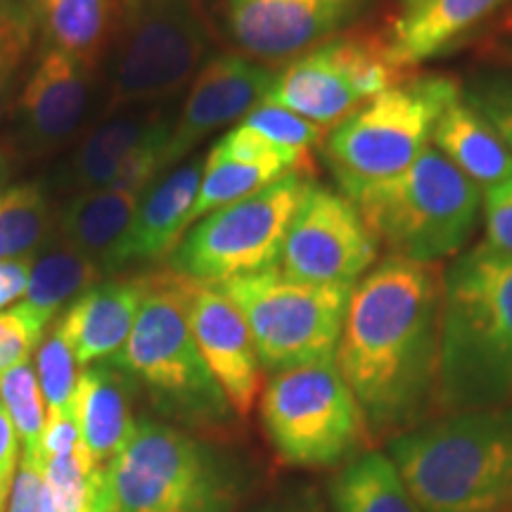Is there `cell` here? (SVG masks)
Returning a JSON list of instances; mask_svg holds the SVG:
<instances>
[{
	"label": "cell",
	"mask_w": 512,
	"mask_h": 512,
	"mask_svg": "<svg viewBox=\"0 0 512 512\" xmlns=\"http://www.w3.org/2000/svg\"><path fill=\"white\" fill-rule=\"evenodd\" d=\"M441 273L387 256L351 292L337 366L370 437L408 430L437 401Z\"/></svg>",
	"instance_id": "6da1fadb"
},
{
	"label": "cell",
	"mask_w": 512,
	"mask_h": 512,
	"mask_svg": "<svg viewBox=\"0 0 512 512\" xmlns=\"http://www.w3.org/2000/svg\"><path fill=\"white\" fill-rule=\"evenodd\" d=\"M437 401L448 415L512 406V254L489 242L441 273Z\"/></svg>",
	"instance_id": "7a4b0ae2"
},
{
	"label": "cell",
	"mask_w": 512,
	"mask_h": 512,
	"mask_svg": "<svg viewBox=\"0 0 512 512\" xmlns=\"http://www.w3.org/2000/svg\"><path fill=\"white\" fill-rule=\"evenodd\" d=\"M387 456L422 512L512 510V406L396 434Z\"/></svg>",
	"instance_id": "3957f363"
},
{
	"label": "cell",
	"mask_w": 512,
	"mask_h": 512,
	"mask_svg": "<svg viewBox=\"0 0 512 512\" xmlns=\"http://www.w3.org/2000/svg\"><path fill=\"white\" fill-rule=\"evenodd\" d=\"M192 285L195 280L176 271L145 275L136 323L110 361L143 382L162 413L190 427H221L235 411L192 337Z\"/></svg>",
	"instance_id": "277c9868"
},
{
	"label": "cell",
	"mask_w": 512,
	"mask_h": 512,
	"mask_svg": "<svg viewBox=\"0 0 512 512\" xmlns=\"http://www.w3.org/2000/svg\"><path fill=\"white\" fill-rule=\"evenodd\" d=\"M389 256L439 264L475 235L482 190L430 145L406 171L349 195Z\"/></svg>",
	"instance_id": "5b68a950"
},
{
	"label": "cell",
	"mask_w": 512,
	"mask_h": 512,
	"mask_svg": "<svg viewBox=\"0 0 512 512\" xmlns=\"http://www.w3.org/2000/svg\"><path fill=\"white\" fill-rule=\"evenodd\" d=\"M460 93L453 76H406L337 121L323 155L344 195L406 171L432 145L441 112Z\"/></svg>",
	"instance_id": "8992f818"
},
{
	"label": "cell",
	"mask_w": 512,
	"mask_h": 512,
	"mask_svg": "<svg viewBox=\"0 0 512 512\" xmlns=\"http://www.w3.org/2000/svg\"><path fill=\"white\" fill-rule=\"evenodd\" d=\"M110 512H230L233 479L202 441L157 420H138L107 465Z\"/></svg>",
	"instance_id": "52a82bcc"
},
{
	"label": "cell",
	"mask_w": 512,
	"mask_h": 512,
	"mask_svg": "<svg viewBox=\"0 0 512 512\" xmlns=\"http://www.w3.org/2000/svg\"><path fill=\"white\" fill-rule=\"evenodd\" d=\"M252 332L261 368L290 370L337 358L356 285H313L278 266L219 283Z\"/></svg>",
	"instance_id": "ba28073f"
},
{
	"label": "cell",
	"mask_w": 512,
	"mask_h": 512,
	"mask_svg": "<svg viewBox=\"0 0 512 512\" xmlns=\"http://www.w3.org/2000/svg\"><path fill=\"white\" fill-rule=\"evenodd\" d=\"M207 24L195 0H124L110 57L107 110L162 105L207 55Z\"/></svg>",
	"instance_id": "9c48e42d"
},
{
	"label": "cell",
	"mask_w": 512,
	"mask_h": 512,
	"mask_svg": "<svg viewBox=\"0 0 512 512\" xmlns=\"http://www.w3.org/2000/svg\"><path fill=\"white\" fill-rule=\"evenodd\" d=\"M261 420L275 453L299 467L337 465L370 439L337 358L275 373L261 396Z\"/></svg>",
	"instance_id": "30bf717a"
},
{
	"label": "cell",
	"mask_w": 512,
	"mask_h": 512,
	"mask_svg": "<svg viewBox=\"0 0 512 512\" xmlns=\"http://www.w3.org/2000/svg\"><path fill=\"white\" fill-rule=\"evenodd\" d=\"M311 183L309 174L297 171L211 211L171 252V271L219 285L278 266L287 228Z\"/></svg>",
	"instance_id": "8fae6325"
},
{
	"label": "cell",
	"mask_w": 512,
	"mask_h": 512,
	"mask_svg": "<svg viewBox=\"0 0 512 512\" xmlns=\"http://www.w3.org/2000/svg\"><path fill=\"white\" fill-rule=\"evenodd\" d=\"M406 76L389 60L384 36L339 34L275 74L264 102L330 128Z\"/></svg>",
	"instance_id": "7c38bea8"
},
{
	"label": "cell",
	"mask_w": 512,
	"mask_h": 512,
	"mask_svg": "<svg viewBox=\"0 0 512 512\" xmlns=\"http://www.w3.org/2000/svg\"><path fill=\"white\" fill-rule=\"evenodd\" d=\"M380 245L347 195L311 183L287 228L278 268L299 283L356 285Z\"/></svg>",
	"instance_id": "4fadbf2b"
},
{
	"label": "cell",
	"mask_w": 512,
	"mask_h": 512,
	"mask_svg": "<svg viewBox=\"0 0 512 512\" xmlns=\"http://www.w3.org/2000/svg\"><path fill=\"white\" fill-rule=\"evenodd\" d=\"M368 0H228L235 43L256 60L299 57L339 36Z\"/></svg>",
	"instance_id": "5bb4252c"
},
{
	"label": "cell",
	"mask_w": 512,
	"mask_h": 512,
	"mask_svg": "<svg viewBox=\"0 0 512 512\" xmlns=\"http://www.w3.org/2000/svg\"><path fill=\"white\" fill-rule=\"evenodd\" d=\"M275 79L264 64L226 53L209 60L192 81L181 117L174 121L164 150V171L188 157L209 133L242 121L266 98Z\"/></svg>",
	"instance_id": "9a60e30c"
},
{
	"label": "cell",
	"mask_w": 512,
	"mask_h": 512,
	"mask_svg": "<svg viewBox=\"0 0 512 512\" xmlns=\"http://www.w3.org/2000/svg\"><path fill=\"white\" fill-rule=\"evenodd\" d=\"M188 320L209 373L235 415L247 418L261 392V361L247 320L219 285L197 280L190 292Z\"/></svg>",
	"instance_id": "2e32d148"
},
{
	"label": "cell",
	"mask_w": 512,
	"mask_h": 512,
	"mask_svg": "<svg viewBox=\"0 0 512 512\" xmlns=\"http://www.w3.org/2000/svg\"><path fill=\"white\" fill-rule=\"evenodd\" d=\"M93 98V69L55 48H43L22 95V140L31 157H48L74 140L88 119Z\"/></svg>",
	"instance_id": "e0dca14e"
},
{
	"label": "cell",
	"mask_w": 512,
	"mask_h": 512,
	"mask_svg": "<svg viewBox=\"0 0 512 512\" xmlns=\"http://www.w3.org/2000/svg\"><path fill=\"white\" fill-rule=\"evenodd\" d=\"M207 155L192 157L174 171H164L140 195L133 219L114 252L107 273L138 261H155L171 254L188 233V216L197 200Z\"/></svg>",
	"instance_id": "ac0fdd59"
},
{
	"label": "cell",
	"mask_w": 512,
	"mask_h": 512,
	"mask_svg": "<svg viewBox=\"0 0 512 512\" xmlns=\"http://www.w3.org/2000/svg\"><path fill=\"white\" fill-rule=\"evenodd\" d=\"M162 105H128L102 114L64 159L53 183L64 192H74V197L107 188L133 152L171 121Z\"/></svg>",
	"instance_id": "d6986e66"
},
{
	"label": "cell",
	"mask_w": 512,
	"mask_h": 512,
	"mask_svg": "<svg viewBox=\"0 0 512 512\" xmlns=\"http://www.w3.org/2000/svg\"><path fill=\"white\" fill-rule=\"evenodd\" d=\"M145 297L143 278L107 280L83 292L57 320L79 366L112 358L124 347Z\"/></svg>",
	"instance_id": "ffe728a7"
},
{
	"label": "cell",
	"mask_w": 512,
	"mask_h": 512,
	"mask_svg": "<svg viewBox=\"0 0 512 512\" xmlns=\"http://www.w3.org/2000/svg\"><path fill=\"white\" fill-rule=\"evenodd\" d=\"M133 377L112 361L83 368L76 382L74 411L83 446L95 463L107 467L136 430L131 413Z\"/></svg>",
	"instance_id": "44dd1931"
},
{
	"label": "cell",
	"mask_w": 512,
	"mask_h": 512,
	"mask_svg": "<svg viewBox=\"0 0 512 512\" xmlns=\"http://www.w3.org/2000/svg\"><path fill=\"white\" fill-rule=\"evenodd\" d=\"M508 0H425L408 10L384 36L389 60L401 72L444 53L456 38L472 31Z\"/></svg>",
	"instance_id": "7402d4cb"
},
{
	"label": "cell",
	"mask_w": 512,
	"mask_h": 512,
	"mask_svg": "<svg viewBox=\"0 0 512 512\" xmlns=\"http://www.w3.org/2000/svg\"><path fill=\"white\" fill-rule=\"evenodd\" d=\"M432 147L482 192L512 178L510 147L484 114L465 98V91L441 112L432 131Z\"/></svg>",
	"instance_id": "603a6c76"
},
{
	"label": "cell",
	"mask_w": 512,
	"mask_h": 512,
	"mask_svg": "<svg viewBox=\"0 0 512 512\" xmlns=\"http://www.w3.org/2000/svg\"><path fill=\"white\" fill-rule=\"evenodd\" d=\"M43 48L74 57L83 67L98 69L117 34L121 5L117 0H29Z\"/></svg>",
	"instance_id": "cb8c5ba5"
},
{
	"label": "cell",
	"mask_w": 512,
	"mask_h": 512,
	"mask_svg": "<svg viewBox=\"0 0 512 512\" xmlns=\"http://www.w3.org/2000/svg\"><path fill=\"white\" fill-rule=\"evenodd\" d=\"M138 202V195L110 185L76 195L60 216V238L107 273Z\"/></svg>",
	"instance_id": "d4e9b609"
},
{
	"label": "cell",
	"mask_w": 512,
	"mask_h": 512,
	"mask_svg": "<svg viewBox=\"0 0 512 512\" xmlns=\"http://www.w3.org/2000/svg\"><path fill=\"white\" fill-rule=\"evenodd\" d=\"M335 512H422L387 453L351 458L330 484Z\"/></svg>",
	"instance_id": "484cf974"
},
{
	"label": "cell",
	"mask_w": 512,
	"mask_h": 512,
	"mask_svg": "<svg viewBox=\"0 0 512 512\" xmlns=\"http://www.w3.org/2000/svg\"><path fill=\"white\" fill-rule=\"evenodd\" d=\"M102 273L105 271L95 261L60 240L31 266L29 287L24 292L27 299L22 304L48 325L60 306L98 285Z\"/></svg>",
	"instance_id": "4316f807"
},
{
	"label": "cell",
	"mask_w": 512,
	"mask_h": 512,
	"mask_svg": "<svg viewBox=\"0 0 512 512\" xmlns=\"http://www.w3.org/2000/svg\"><path fill=\"white\" fill-rule=\"evenodd\" d=\"M287 174H297V171L271 162H245V159H233L209 150L200 192H197V200L192 204L188 216V228L211 214V211L245 200V197L254 195V192L266 188L268 183L278 181Z\"/></svg>",
	"instance_id": "83f0119b"
},
{
	"label": "cell",
	"mask_w": 512,
	"mask_h": 512,
	"mask_svg": "<svg viewBox=\"0 0 512 512\" xmlns=\"http://www.w3.org/2000/svg\"><path fill=\"white\" fill-rule=\"evenodd\" d=\"M43 477L53 512H110L107 467L95 463L83 441L67 456L48 458Z\"/></svg>",
	"instance_id": "f1b7e54d"
},
{
	"label": "cell",
	"mask_w": 512,
	"mask_h": 512,
	"mask_svg": "<svg viewBox=\"0 0 512 512\" xmlns=\"http://www.w3.org/2000/svg\"><path fill=\"white\" fill-rule=\"evenodd\" d=\"M50 235V207L41 185H17L3 192L0 238L5 259L24 261L43 249Z\"/></svg>",
	"instance_id": "f546056e"
},
{
	"label": "cell",
	"mask_w": 512,
	"mask_h": 512,
	"mask_svg": "<svg viewBox=\"0 0 512 512\" xmlns=\"http://www.w3.org/2000/svg\"><path fill=\"white\" fill-rule=\"evenodd\" d=\"M0 401H3L5 411H8L17 430V437L22 441V460L19 463L43 467L41 437L46 430L48 408L29 358L0 375Z\"/></svg>",
	"instance_id": "4dcf8cb0"
},
{
	"label": "cell",
	"mask_w": 512,
	"mask_h": 512,
	"mask_svg": "<svg viewBox=\"0 0 512 512\" xmlns=\"http://www.w3.org/2000/svg\"><path fill=\"white\" fill-rule=\"evenodd\" d=\"M36 19L29 0H0V119L12 102L19 69L34 48Z\"/></svg>",
	"instance_id": "1f68e13d"
},
{
	"label": "cell",
	"mask_w": 512,
	"mask_h": 512,
	"mask_svg": "<svg viewBox=\"0 0 512 512\" xmlns=\"http://www.w3.org/2000/svg\"><path fill=\"white\" fill-rule=\"evenodd\" d=\"M76 356L69 342L64 339L60 323H55L46 335L41 337V347L36 354L38 384H41L46 408L60 413L74 411V394H76Z\"/></svg>",
	"instance_id": "d6a6232c"
},
{
	"label": "cell",
	"mask_w": 512,
	"mask_h": 512,
	"mask_svg": "<svg viewBox=\"0 0 512 512\" xmlns=\"http://www.w3.org/2000/svg\"><path fill=\"white\" fill-rule=\"evenodd\" d=\"M240 124L261 133L271 143L294 152H311V147L323 143L325 138L323 126L313 124V121L299 117L290 110H283V107L266 105V102L256 105Z\"/></svg>",
	"instance_id": "836d02e7"
},
{
	"label": "cell",
	"mask_w": 512,
	"mask_h": 512,
	"mask_svg": "<svg viewBox=\"0 0 512 512\" xmlns=\"http://www.w3.org/2000/svg\"><path fill=\"white\" fill-rule=\"evenodd\" d=\"M46 328L48 325L24 304L0 313V375L27 361L29 351L41 342Z\"/></svg>",
	"instance_id": "e575fe53"
},
{
	"label": "cell",
	"mask_w": 512,
	"mask_h": 512,
	"mask_svg": "<svg viewBox=\"0 0 512 512\" xmlns=\"http://www.w3.org/2000/svg\"><path fill=\"white\" fill-rule=\"evenodd\" d=\"M465 98L484 114L486 121L496 128V133L512 152V83H479V86H472L470 93H465Z\"/></svg>",
	"instance_id": "d590c367"
},
{
	"label": "cell",
	"mask_w": 512,
	"mask_h": 512,
	"mask_svg": "<svg viewBox=\"0 0 512 512\" xmlns=\"http://www.w3.org/2000/svg\"><path fill=\"white\" fill-rule=\"evenodd\" d=\"M482 211L486 242L505 254H512V178L484 192Z\"/></svg>",
	"instance_id": "8d00e7d4"
},
{
	"label": "cell",
	"mask_w": 512,
	"mask_h": 512,
	"mask_svg": "<svg viewBox=\"0 0 512 512\" xmlns=\"http://www.w3.org/2000/svg\"><path fill=\"white\" fill-rule=\"evenodd\" d=\"M8 512H53L43 467L19 463V475L10 491Z\"/></svg>",
	"instance_id": "74e56055"
},
{
	"label": "cell",
	"mask_w": 512,
	"mask_h": 512,
	"mask_svg": "<svg viewBox=\"0 0 512 512\" xmlns=\"http://www.w3.org/2000/svg\"><path fill=\"white\" fill-rule=\"evenodd\" d=\"M81 446V432L76 413L50 411L46 418V430L41 437V463L48 458L67 456Z\"/></svg>",
	"instance_id": "f35d334b"
},
{
	"label": "cell",
	"mask_w": 512,
	"mask_h": 512,
	"mask_svg": "<svg viewBox=\"0 0 512 512\" xmlns=\"http://www.w3.org/2000/svg\"><path fill=\"white\" fill-rule=\"evenodd\" d=\"M17 460H22L19 453V437L15 425H12L3 401H0V512L5 508V501L10 498L12 484H15Z\"/></svg>",
	"instance_id": "ab89813d"
},
{
	"label": "cell",
	"mask_w": 512,
	"mask_h": 512,
	"mask_svg": "<svg viewBox=\"0 0 512 512\" xmlns=\"http://www.w3.org/2000/svg\"><path fill=\"white\" fill-rule=\"evenodd\" d=\"M31 261H0V309L22 297L29 287Z\"/></svg>",
	"instance_id": "60d3db41"
},
{
	"label": "cell",
	"mask_w": 512,
	"mask_h": 512,
	"mask_svg": "<svg viewBox=\"0 0 512 512\" xmlns=\"http://www.w3.org/2000/svg\"><path fill=\"white\" fill-rule=\"evenodd\" d=\"M259 512H323V510L313 503H285V505H271V508H264Z\"/></svg>",
	"instance_id": "b9f144b4"
},
{
	"label": "cell",
	"mask_w": 512,
	"mask_h": 512,
	"mask_svg": "<svg viewBox=\"0 0 512 512\" xmlns=\"http://www.w3.org/2000/svg\"><path fill=\"white\" fill-rule=\"evenodd\" d=\"M10 152L5 150L3 145H0V185H3L5 181H8V176H10Z\"/></svg>",
	"instance_id": "7bdbcfd3"
},
{
	"label": "cell",
	"mask_w": 512,
	"mask_h": 512,
	"mask_svg": "<svg viewBox=\"0 0 512 512\" xmlns=\"http://www.w3.org/2000/svg\"><path fill=\"white\" fill-rule=\"evenodd\" d=\"M422 3H425V0H403V8H406V12H408V10L420 8Z\"/></svg>",
	"instance_id": "ee69618b"
},
{
	"label": "cell",
	"mask_w": 512,
	"mask_h": 512,
	"mask_svg": "<svg viewBox=\"0 0 512 512\" xmlns=\"http://www.w3.org/2000/svg\"><path fill=\"white\" fill-rule=\"evenodd\" d=\"M498 53H501V55H505V57H508V60H512V41H510V43H505V46H501V48H498Z\"/></svg>",
	"instance_id": "f6af8a7d"
}]
</instances>
